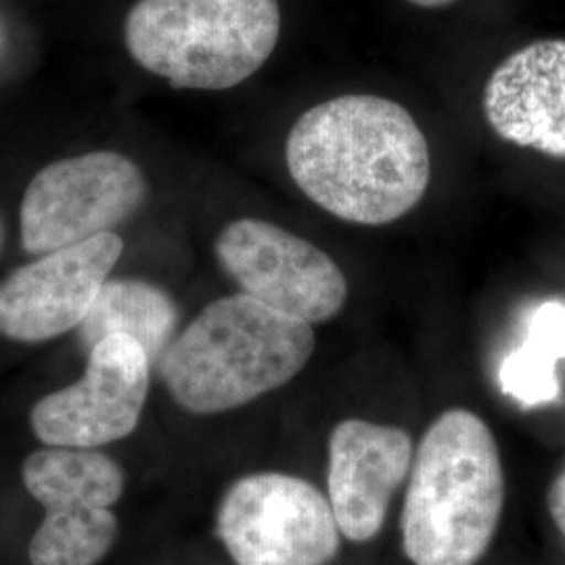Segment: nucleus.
<instances>
[{"label": "nucleus", "mask_w": 565, "mask_h": 565, "mask_svg": "<svg viewBox=\"0 0 565 565\" xmlns=\"http://www.w3.org/2000/svg\"><path fill=\"white\" fill-rule=\"evenodd\" d=\"M565 359V302L545 300L525 321L524 342L509 352L499 382L509 398L524 408L557 403L562 384L557 363Z\"/></svg>", "instance_id": "14"}, {"label": "nucleus", "mask_w": 565, "mask_h": 565, "mask_svg": "<svg viewBox=\"0 0 565 565\" xmlns=\"http://www.w3.org/2000/svg\"><path fill=\"white\" fill-rule=\"evenodd\" d=\"M413 438L403 427L343 419L329 436L327 499L342 536L373 541L413 465Z\"/></svg>", "instance_id": "10"}, {"label": "nucleus", "mask_w": 565, "mask_h": 565, "mask_svg": "<svg viewBox=\"0 0 565 565\" xmlns=\"http://www.w3.org/2000/svg\"><path fill=\"white\" fill-rule=\"evenodd\" d=\"M281 36L279 0H139L130 57L174 88L226 90L252 78Z\"/></svg>", "instance_id": "4"}, {"label": "nucleus", "mask_w": 565, "mask_h": 565, "mask_svg": "<svg viewBox=\"0 0 565 565\" xmlns=\"http://www.w3.org/2000/svg\"><path fill=\"white\" fill-rule=\"evenodd\" d=\"M118 536V518L111 509L81 507L46 511L30 541L32 565H97Z\"/></svg>", "instance_id": "15"}, {"label": "nucleus", "mask_w": 565, "mask_h": 565, "mask_svg": "<svg viewBox=\"0 0 565 565\" xmlns=\"http://www.w3.org/2000/svg\"><path fill=\"white\" fill-rule=\"evenodd\" d=\"M151 361L141 343L111 335L88 350L81 382L34 404L30 425L46 446L99 448L130 436L149 396Z\"/></svg>", "instance_id": "8"}, {"label": "nucleus", "mask_w": 565, "mask_h": 565, "mask_svg": "<svg viewBox=\"0 0 565 565\" xmlns=\"http://www.w3.org/2000/svg\"><path fill=\"white\" fill-rule=\"evenodd\" d=\"M315 345L312 324L233 294L207 303L158 366L182 411L218 415L289 384L312 359Z\"/></svg>", "instance_id": "3"}, {"label": "nucleus", "mask_w": 565, "mask_h": 565, "mask_svg": "<svg viewBox=\"0 0 565 565\" xmlns=\"http://www.w3.org/2000/svg\"><path fill=\"white\" fill-rule=\"evenodd\" d=\"M406 2H411L415 7H422V9H443V7H448L457 0H406Z\"/></svg>", "instance_id": "17"}, {"label": "nucleus", "mask_w": 565, "mask_h": 565, "mask_svg": "<svg viewBox=\"0 0 565 565\" xmlns=\"http://www.w3.org/2000/svg\"><path fill=\"white\" fill-rule=\"evenodd\" d=\"M214 252L242 294L285 317L324 323L348 300V281L331 256L277 224L233 221L218 233Z\"/></svg>", "instance_id": "7"}, {"label": "nucleus", "mask_w": 565, "mask_h": 565, "mask_svg": "<svg viewBox=\"0 0 565 565\" xmlns=\"http://www.w3.org/2000/svg\"><path fill=\"white\" fill-rule=\"evenodd\" d=\"M147 198L141 168L118 151H90L44 166L20 210L21 245L44 256L111 233Z\"/></svg>", "instance_id": "6"}, {"label": "nucleus", "mask_w": 565, "mask_h": 565, "mask_svg": "<svg viewBox=\"0 0 565 565\" xmlns=\"http://www.w3.org/2000/svg\"><path fill=\"white\" fill-rule=\"evenodd\" d=\"M546 507H548V513L557 525V530L565 536V467L548 488Z\"/></svg>", "instance_id": "16"}, {"label": "nucleus", "mask_w": 565, "mask_h": 565, "mask_svg": "<svg viewBox=\"0 0 565 565\" xmlns=\"http://www.w3.org/2000/svg\"><path fill=\"white\" fill-rule=\"evenodd\" d=\"M121 252L120 237L103 233L11 273L0 282V335L42 343L81 327Z\"/></svg>", "instance_id": "9"}, {"label": "nucleus", "mask_w": 565, "mask_h": 565, "mask_svg": "<svg viewBox=\"0 0 565 565\" xmlns=\"http://www.w3.org/2000/svg\"><path fill=\"white\" fill-rule=\"evenodd\" d=\"M216 534L237 565H329L342 548L323 492L277 471L245 476L224 492Z\"/></svg>", "instance_id": "5"}, {"label": "nucleus", "mask_w": 565, "mask_h": 565, "mask_svg": "<svg viewBox=\"0 0 565 565\" xmlns=\"http://www.w3.org/2000/svg\"><path fill=\"white\" fill-rule=\"evenodd\" d=\"M484 116L503 141L565 158V41L509 55L486 82Z\"/></svg>", "instance_id": "11"}, {"label": "nucleus", "mask_w": 565, "mask_h": 565, "mask_svg": "<svg viewBox=\"0 0 565 565\" xmlns=\"http://www.w3.org/2000/svg\"><path fill=\"white\" fill-rule=\"evenodd\" d=\"M25 490L46 511L103 507L111 509L124 492V471L97 448L46 446L21 467Z\"/></svg>", "instance_id": "13"}, {"label": "nucleus", "mask_w": 565, "mask_h": 565, "mask_svg": "<svg viewBox=\"0 0 565 565\" xmlns=\"http://www.w3.org/2000/svg\"><path fill=\"white\" fill-rule=\"evenodd\" d=\"M505 471L494 434L467 408L436 417L413 457L403 551L413 565H476L501 524Z\"/></svg>", "instance_id": "2"}, {"label": "nucleus", "mask_w": 565, "mask_h": 565, "mask_svg": "<svg viewBox=\"0 0 565 565\" xmlns=\"http://www.w3.org/2000/svg\"><path fill=\"white\" fill-rule=\"evenodd\" d=\"M2 242H4V224H2V216H0V247H2Z\"/></svg>", "instance_id": "18"}, {"label": "nucleus", "mask_w": 565, "mask_h": 565, "mask_svg": "<svg viewBox=\"0 0 565 565\" xmlns=\"http://www.w3.org/2000/svg\"><path fill=\"white\" fill-rule=\"evenodd\" d=\"M294 182L343 223L384 226L424 200L431 156L401 103L343 95L303 111L285 142Z\"/></svg>", "instance_id": "1"}, {"label": "nucleus", "mask_w": 565, "mask_h": 565, "mask_svg": "<svg viewBox=\"0 0 565 565\" xmlns=\"http://www.w3.org/2000/svg\"><path fill=\"white\" fill-rule=\"evenodd\" d=\"M179 308L168 291L141 279H109L82 321L81 340L88 350L111 335L141 343L151 364L177 338Z\"/></svg>", "instance_id": "12"}]
</instances>
